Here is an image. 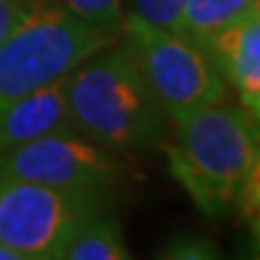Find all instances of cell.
Wrapping results in <instances>:
<instances>
[{
	"mask_svg": "<svg viewBox=\"0 0 260 260\" xmlns=\"http://www.w3.org/2000/svg\"><path fill=\"white\" fill-rule=\"evenodd\" d=\"M0 260H24V255H22L17 248H12L10 243H5L0 239Z\"/></svg>",
	"mask_w": 260,
	"mask_h": 260,
	"instance_id": "cell-16",
	"label": "cell"
},
{
	"mask_svg": "<svg viewBox=\"0 0 260 260\" xmlns=\"http://www.w3.org/2000/svg\"><path fill=\"white\" fill-rule=\"evenodd\" d=\"M161 258H176V260H210L219 258V248L205 236L195 234H178L161 248Z\"/></svg>",
	"mask_w": 260,
	"mask_h": 260,
	"instance_id": "cell-13",
	"label": "cell"
},
{
	"mask_svg": "<svg viewBox=\"0 0 260 260\" xmlns=\"http://www.w3.org/2000/svg\"><path fill=\"white\" fill-rule=\"evenodd\" d=\"M174 125L171 142H161L171 176L203 214H226L260 149V123L243 106L219 102Z\"/></svg>",
	"mask_w": 260,
	"mask_h": 260,
	"instance_id": "cell-2",
	"label": "cell"
},
{
	"mask_svg": "<svg viewBox=\"0 0 260 260\" xmlns=\"http://www.w3.org/2000/svg\"><path fill=\"white\" fill-rule=\"evenodd\" d=\"M253 0H186L181 31L207 46L217 34L251 15Z\"/></svg>",
	"mask_w": 260,
	"mask_h": 260,
	"instance_id": "cell-10",
	"label": "cell"
},
{
	"mask_svg": "<svg viewBox=\"0 0 260 260\" xmlns=\"http://www.w3.org/2000/svg\"><path fill=\"white\" fill-rule=\"evenodd\" d=\"M75 130L116 154L164 142V111L130 48H102L68 75Z\"/></svg>",
	"mask_w": 260,
	"mask_h": 260,
	"instance_id": "cell-1",
	"label": "cell"
},
{
	"mask_svg": "<svg viewBox=\"0 0 260 260\" xmlns=\"http://www.w3.org/2000/svg\"><path fill=\"white\" fill-rule=\"evenodd\" d=\"M116 39L53 0H37L0 44V106L68 77Z\"/></svg>",
	"mask_w": 260,
	"mask_h": 260,
	"instance_id": "cell-3",
	"label": "cell"
},
{
	"mask_svg": "<svg viewBox=\"0 0 260 260\" xmlns=\"http://www.w3.org/2000/svg\"><path fill=\"white\" fill-rule=\"evenodd\" d=\"M255 121H258V123H260V113H258V116H255Z\"/></svg>",
	"mask_w": 260,
	"mask_h": 260,
	"instance_id": "cell-19",
	"label": "cell"
},
{
	"mask_svg": "<svg viewBox=\"0 0 260 260\" xmlns=\"http://www.w3.org/2000/svg\"><path fill=\"white\" fill-rule=\"evenodd\" d=\"M116 152L102 147L80 130H58L0 154V176L31 181L41 186L106 193L121 178Z\"/></svg>",
	"mask_w": 260,
	"mask_h": 260,
	"instance_id": "cell-6",
	"label": "cell"
},
{
	"mask_svg": "<svg viewBox=\"0 0 260 260\" xmlns=\"http://www.w3.org/2000/svg\"><path fill=\"white\" fill-rule=\"evenodd\" d=\"M58 130H75L68 109V77L0 106V154Z\"/></svg>",
	"mask_w": 260,
	"mask_h": 260,
	"instance_id": "cell-7",
	"label": "cell"
},
{
	"mask_svg": "<svg viewBox=\"0 0 260 260\" xmlns=\"http://www.w3.org/2000/svg\"><path fill=\"white\" fill-rule=\"evenodd\" d=\"M37 0H0V44L27 17Z\"/></svg>",
	"mask_w": 260,
	"mask_h": 260,
	"instance_id": "cell-15",
	"label": "cell"
},
{
	"mask_svg": "<svg viewBox=\"0 0 260 260\" xmlns=\"http://www.w3.org/2000/svg\"><path fill=\"white\" fill-rule=\"evenodd\" d=\"M130 251L123 241L118 219L106 207L80 224L73 239L65 243L60 260H125Z\"/></svg>",
	"mask_w": 260,
	"mask_h": 260,
	"instance_id": "cell-9",
	"label": "cell"
},
{
	"mask_svg": "<svg viewBox=\"0 0 260 260\" xmlns=\"http://www.w3.org/2000/svg\"><path fill=\"white\" fill-rule=\"evenodd\" d=\"M226 84L253 118L260 113V15H246L207 44Z\"/></svg>",
	"mask_w": 260,
	"mask_h": 260,
	"instance_id": "cell-8",
	"label": "cell"
},
{
	"mask_svg": "<svg viewBox=\"0 0 260 260\" xmlns=\"http://www.w3.org/2000/svg\"><path fill=\"white\" fill-rule=\"evenodd\" d=\"M121 37H125V46L171 123L186 121L193 113L224 102L226 80L219 65L210 48L188 34L125 17Z\"/></svg>",
	"mask_w": 260,
	"mask_h": 260,
	"instance_id": "cell-4",
	"label": "cell"
},
{
	"mask_svg": "<svg viewBox=\"0 0 260 260\" xmlns=\"http://www.w3.org/2000/svg\"><path fill=\"white\" fill-rule=\"evenodd\" d=\"M104 207L102 193H75L0 176V239L24 260H60L80 224Z\"/></svg>",
	"mask_w": 260,
	"mask_h": 260,
	"instance_id": "cell-5",
	"label": "cell"
},
{
	"mask_svg": "<svg viewBox=\"0 0 260 260\" xmlns=\"http://www.w3.org/2000/svg\"><path fill=\"white\" fill-rule=\"evenodd\" d=\"M251 234H253V241H255V251L260 255V222H251Z\"/></svg>",
	"mask_w": 260,
	"mask_h": 260,
	"instance_id": "cell-17",
	"label": "cell"
},
{
	"mask_svg": "<svg viewBox=\"0 0 260 260\" xmlns=\"http://www.w3.org/2000/svg\"><path fill=\"white\" fill-rule=\"evenodd\" d=\"M234 207H239V212L246 222H260V149L255 159H253L251 164V171H248V176L243 181V188L239 198H236V205Z\"/></svg>",
	"mask_w": 260,
	"mask_h": 260,
	"instance_id": "cell-14",
	"label": "cell"
},
{
	"mask_svg": "<svg viewBox=\"0 0 260 260\" xmlns=\"http://www.w3.org/2000/svg\"><path fill=\"white\" fill-rule=\"evenodd\" d=\"M251 15H260V0H253V8H251Z\"/></svg>",
	"mask_w": 260,
	"mask_h": 260,
	"instance_id": "cell-18",
	"label": "cell"
},
{
	"mask_svg": "<svg viewBox=\"0 0 260 260\" xmlns=\"http://www.w3.org/2000/svg\"><path fill=\"white\" fill-rule=\"evenodd\" d=\"M65 10H70L80 19L99 27L106 34L121 37L123 19H125V8L123 0H53Z\"/></svg>",
	"mask_w": 260,
	"mask_h": 260,
	"instance_id": "cell-11",
	"label": "cell"
},
{
	"mask_svg": "<svg viewBox=\"0 0 260 260\" xmlns=\"http://www.w3.org/2000/svg\"><path fill=\"white\" fill-rule=\"evenodd\" d=\"M123 5H128L125 17L142 19L152 27L169 29V31H181L186 0H123Z\"/></svg>",
	"mask_w": 260,
	"mask_h": 260,
	"instance_id": "cell-12",
	"label": "cell"
}]
</instances>
